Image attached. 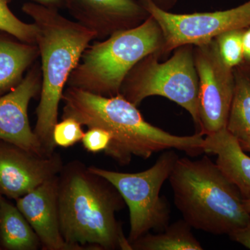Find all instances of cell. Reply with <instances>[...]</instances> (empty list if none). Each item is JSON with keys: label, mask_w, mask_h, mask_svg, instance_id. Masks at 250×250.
<instances>
[{"label": "cell", "mask_w": 250, "mask_h": 250, "mask_svg": "<svg viewBox=\"0 0 250 250\" xmlns=\"http://www.w3.org/2000/svg\"><path fill=\"white\" fill-rule=\"evenodd\" d=\"M139 1L162 31L161 54L168 53L181 46L207 43L227 31L250 27V0L225 11L189 14H172L152 0Z\"/></svg>", "instance_id": "obj_8"}, {"label": "cell", "mask_w": 250, "mask_h": 250, "mask_svg": "<svg viewBox=\"0 0 250 250\" xmlns=\"http://www.w3.org/2000/svg\"><path fill=\"white\" fill-rule=\"evenodd\" d=\"M243 62L250 63V27L245 29L243 35Z\"/></svg>", "instance_id": "obj_24"}, {"label": "cell", "mask_w": 250, "mask_h": 250, "mask_svg": "<svg viewBox=\"0 0 250 250\" xmlns=\"http://www.w3.org/2000/svg\"><path fill=\"white\" fill-rule=\"evenodd\" d=\"M178 158L174 151L165 150L152 167L137 173L88 167L92 172L113 184L124 199L129 209L128 239L131 244L150 230L160 232L168 226L170 207L160 196V191Z\"/></svg>", "instance_id": "obj_7"}, {"label": "cell", "mask_w": 250, "mask_h": 250, "mask_svg": "<svg viewBox=\"0 0 250 250\" xmlns=\"http://www.w3.org/2000/svg\"><path fill=\"white\" fill-rule=\"evenodd\" d=\"M125 204L113 184L81 161L59 174L61 232L75 250H133L116 217Z\"/></svg>", "instance_id": "obj_2"}, {"label": "cell", "mask_w": 250, "mask_h": 250, "mask_svg": "<svg viewBox=\"0 0 250 250\" xmlns=\"http://www.w3.org/2000/svg\"><path fill=\"white\" fill-rule=\"evenodd\" d=\"M199 80L200 132L205 136L226 129L234 93L233 68L222 60L215 40L195 46Z\"/></svg>", "instance_id": "obj_9"}, {"label": "cell", "mask_w": 250, "mask_h": 250, "mask_svg": "<svg viewBox=\"0 0 250 250\" xmlns=\"http://www.w3.org/2000/svg\"><path fill=\"white\" fill-rule=\"evenodd\" d=\"M63 166L58 153L39 155L0 140V194L17 200L59 175Z\"/></svg>", "instance_id": "obj_10"}, {"label": "cell", "mask_w": 250, "mask_h": 250, "mask_svg": "<svg viewBox=\"0 0 250 250\" xmlns=\"http://www.w3.org/2000/svg\"><path fill=\"white\" fill-rule=\"evenodd\" d=\"M152 1L161 9L169 11L173 8L178 0H152Z\"/></svg>", "instance_id": "obj_26"}, {"label": "cell", "mask_w": 250, "mask_h": 250, "mask_svg": "<svg viewBox=\"0 0 250 250\" xmlns=\"http://www.w3.org/2000/svg\"><path fill=\"white\" fill-rule=\"evenodd\" d=\"M80 122L72 118H62L52 131V139L56 147L68 148L82 141L84 132Z\"/></svg>", "instance_id": "obj_21"}, {"label": "cell", "mask_w": 250, "mask_h": 250, "mask_svg": "<svg viewBox=\"0 0 250 250\" xmlns=\"http://www.w3.org/2000/svg\"><path fill=\"white\" fill-rule=\"evenodd\" d=\"M204 152L216 155V165L234 184L243 200H250V156L240 145L238 138L227 129L207 135Z\"/></svg>", "instance_id": "obj_14"}, {"label": "cell", "mask_w": 250, "mask_h": 250, "mask_svg": "<svg viewBox=\"0 0 250 250\" xmlns=\"http://www.w3.org/2000/svg\"><path fill=\"white\" fill-rule=\"evenodd\" d=\"M39 57L37 45L0 34V96L21 83Z\"/></svg>", "instance_id": "obj_15"}, {"label": "cell", "mask_w": 250, "mask_h": 250, "mask_svg": "<svg viewBox=\"0 0 250 250\" xmlns=\"http://www.w3.org/2000/svg\"><path fill=\"white\" fill-rule=\"evenodd\" d=\"M163 45L161 28L149 16L136 27L116 31L106 40L88 45L67 85L103 96H116L135 65L149 54H161Z\"/></svg>", "instance_id": "obj_5"}, {"label": "cell", "mask_w": 250, "mask_h": 250, "mask_svg": "<svg viewBox=\"0 0 250 250\" xmlns=\"http://www.w3.org/2000/svg\"><path fill=\"white\" fill-rule=\"evenodd\" d=\"M228 235L233 241L250 250V216L244 226L237 229Z\"/></svg>", "instance_id": "obj_23"}, {"label": "cell", "mask_w": 250, "mask_h": 250, "mask_svg": "<svg viewBox=\"0 0 250 250\" xmlns=\"http://www.w3.org/2000/svg\"><path fill=\"white\" fill-rule=\"evenodd\" d=\"M62 118H72L88 128L98 126L111 134L104 152L121 166L129 165L133 156L147 159L171 149L190 156L204 152L205 135L176 136L147 123L137 106L121 94L105 97L67 86L62 94Z\"/></svg>", "instance_id": "obj_1"}, {"label": "cell", "mask_w": 250, "mask_h": 250, "mask_svg": "<svg viewBox=\"0 0 250 250\" xmlns=\"http://www.w3.org/2000/svg\"><path fill=\"white\" fill-rule=\"evenodd\" d=\"M41 65L30 67L21 83L0 96V140L41 156H48L31 129L28 117L31 100L40 95Z\"/></svg>", "instance_id": "obj_11"}, {"label": "cell", "mask_w": 250, "mask_h": 250, "mask_svg": "<svg viewBox=\"0 0 250 250\" xmlns=\"http://www.w3.org/2000/svg\"><path fill=\"white\" fill-rule=\"evenodd\" d=\"M243 204L247 211L250 213V200H243Z\"/></svg>", "instance_id": "obj_28"}, {"label": "cell", "mask_w": 250, "mask_h": 250, "mask_svg": "<svg viewBox=\"0 0 250 250\" xmlns=\"http://www.w3.org/2000/svg\"><path fill=\"white\" fill-rule=\"evenodd\" d=\"M112 141L111 134L103 128L93 126L84 132L81 142L88 152L93 154L104 152Z\"/></svg>", "instance_id": "obj_22"}, {"label": "cell", "mask_w": 250, "mask_h": 250, "mask_svg": "<svg viewBox=\"0 0 250 250\" xmlns=\"http://www.w3.org/2000/svg\"><path fill=\"white\" fill-rule=\"evenodd\" d=\"M11 0H0V31L10 34L18 40L36 45L37 28L34 22H22L10 9Z\"/></svg>", "instance_id": "obj_19"}, {"label": "cell", "mask_w": 250, "mask_h": 250, "mask_svg": "<svg viewBox=\"0 0 250 250\" xmlns=\"http://www.w3.org/2000/svg\"><path fill=\"white\" fill-rule=\"evenodd\" d=\"M16 202L39 237L42 250H75L64 241L61 232L59 175L45 181Z\"/></svg>", "instance_id": "obj_13"}, {"label": "cell", "mask_w": 250, "mask_h": 250, "mask_svg": "<svg viewBox=\"0 0 250 250\" xmlns=\"http://www.w3.org/2000/svg\"><path fill=\"white\" fill-rule=\"evenodd\" d=\"M192 46H181L164 62H159V52L145 57L128 74L120 94L136 106L151 96L169 99L190 113L199 133V80Z\"/></svg>", "instance_id": "obj_6"}, {"label": "cell", "mask_w": 250, "mask_h": 250, "mask_svg": "<svg viewBox=\"0 0 250 250\" xmlns=\"http://www.w3.org/2000/svg\"><path fill=\"white\" fill-rule=\"evenodd\" d=\"M1 197H2V195H1V194H0V200H1Z\"/></svg>", "instance_id": "obj_29"}, {"label": "cell", "mask_w": 250, "mask_h": 250, "mask_svg": "<svg viewBox=\"0 0 250 250\" xmlns=\"http://www.w3.org/2000/svg\"><path fill=\"white\" fill-rule=\"evenodd\" d=\"M40 240L25 217L7 198L0 200V250H37Z\"/></svg>", "instance_id": "obj_16"}, {"label": "cell", "mask_w": 250, "mask_h": 250, "mask_svg": "<svg viewBox=\"0 0 250 250\" xmlns=\"http://www.w3.org/2000/svg\"><path fill=\"white\" fill-rule=\"evenodd\" d=\"M241 147L245 152H250V136L243 139H238Z\"/></svg>", "instance_id": "obj_27"}, {"label": "cell", "mask_w": 250, "mask_h": 250, "mask_svg": "<svg viewBox=\"0 0 250 250\" xmlns=\"http://www.w3.org/2000/svg\"><path fill=\"white\" fill-rule=\"evenodd\" d=\"M191 227L184 220L168 225L156 234L147 233L131 243L133 250H202Z\"/></svg>", "instance_id": "obj_18"}, {"label": "cell", "mask_w": 250, "mask_h": 250, "mask_svg": "<svg viewBox=\"0 0 250 250\" xmlns=\"http://www.w3.org/2000/svg\"><path fill=\"white\" fill-rule=\"evenodd\" d=\"M168 179L174 204L192 228L229 234L248 222L239 190L207 156L178 158Z\"/></svg>", "instance_id": "obj_4"}, {"label": "cell", "mask_w": 250, "mask_h": 250, "mask_svg": "<svg viewBox=\"0 0 250 250\" xmlns=\"http://www.w3.org/2000/svg\"><path fill=\"white\" fill-rule=\"evenodd\" d=\"M31 1L59 10L65 8L64 0H31Z\"/></svg>", "instance_id": "obj_25"}, {"label": "cell", "mask_w": 250, "mask_h": 250, "mask_svg": "<svg viewBox=\"0 0 250 250\" xmlns=\"http://www.w3.org/2000/svg\"><path fill=\"white\" fill-rule=\"evenodd\" d=\"M235 86L226 129L238 139L250 136V63L233 68Z\"/></svg>", "instance_id": "obj_17"}, {"label": "cell", "mask_w": 250, "mask_h": 250, "mask_svg": "<svg viewBox=\"0 0 250 250\" xmlns=\"http://www.w3.org/2000/svg\"><path fill=\"white\" fill-rule=\"evenodd\" d=\"M22 10L37 28L36 45L41 60L42 87L34 132L45 152L52 154L57 147L52 131L59 122V104L65 85L96 35L76 21L62 16L59 9L28 1Z\"/></svg>", "instance_id": "obj_3"}, {"label": "cell", "mask_w": 250, "mask_h": 250, "mask_svg": "<svg viewBox=\"0 0 250 250\" xmlns=\"http://www.w3.org/2000/svg\"><path fill=\"white\" fill-rule=\"evenodd\" d=\"M244 30L227 31L215 39L222 60L231 68L241 65L244 61L243 46Z\"/></svg>", "instance_id": "obj_20"}, {"label": "cell", "mask_w": 250, "mask_h": 250, "mask_svg": "<svg viewBox=\"0 0 250 250\" xmlns=\"http://www.w3.org/2000/svg\"><path fill=\"white\" fill-rule=\"evenodd\" d=\"M76 22L93 31L96 39L136 27L149 15L139 0H64Z\"/></svg>", "instance_id": "obj_12"}]
</instances>
